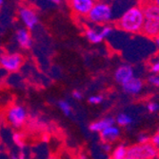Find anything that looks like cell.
Segmentation results:
<instances>
[{
    "instance_id": "cell-31",
    "label": "cell",
    "mask_w": 159,
    "mask_h": 159,
    "mask_svg": "<svg viewBox=\"0 0 159 159\" xmlns=\"http://www.w3.org/2000/svg\"><path fill=\"white\" fill-rule=\"evenodd\" d=\"M152 1L159 7V0H152Z\"/></svg>"
},
{
    "instance_id": "cell-35",
    "label": "cell",
    "mask_w": 159,
    "mask_h": 159,
    "mask_svg": "<svg viewBox=\"0 0 159 159\" xmlns=\"http://www.w3.org/2000/svg\"><path fill=\"white\" fill-rule=\"evenodd\" d=\"M156 159H159V151H158V154H157V158Z\"/></svg>"
},
{
    "instance_id": "cell-3",
    "label": "cell",
    "mask_w": 159,
    "mask_h": 159,
    "mask_svg": "<svg viewBox=\"0 0 159 159\" xmlns=\"http://www.w3.org/2000/svg\"><path fill=\"white\" fill-rule=\"evenodd\" d=\"M86 18L95 26L107 25L113 18L112 8L106 1H96Z\"/></svg>"
},
{
    "instance_id": "cell-34",
    "label": "cell",
    "mask_w": 159,
    "mask_h": 159,
    "mask_svg": "<svg viewBox=\"0 0 159 159\" xmlns=\"http://www.w3.org/2000/svg\"><path fill=\"white\" fill-rule=\"evenodd\" d=\"M95 1H106V0H95Z\"/></svg>"
},
{
    "instance_id": "cell-5",
    "label": "cell",
    "mask_w": 159,
    "mask_h": 159,
    "mask_svg": "<svg viewBox=\"0 0 159 159\" xmlns=\"http://www.w3.org/2000/svg\"><path fill=\"white\" fill-rule=\"evenodd\" d=\"M158 150L152 144H136L128 148V157L133 159H156Z\"/></svg>"
},
{
    "instance_id": "cell-21",
    "label": "cell",
    "mask_w": 159,
    "mask_h": 159,
    "mask_svg": "<svg viewBox=\"0 0 159 159\" xmlns=\"http://www.w3.org/2000/svg\"><path fill=\"white\" fill-rule=\"evenodd\" d=\"M150 70L153 75H159V58L152 60L151 67H150Z\"/></svg>"
},
{
    "instance_id": "cell-38",
    "label": "cell",
    "mask_w": 159,
    "mask_h": 159,
    "mask_svg": "<svg viewBox=\"0 0 159 159\" xmlns=\"http://www.w3.org/2000/svg\"><path fill=\"white\" fill-rule=\"evenodd\" d=\"M157 132H159V128H158V129H157Z\"/></svg>"
},
{
    "instance_id": "cell-16",
    "label": "cell",
    "mask_w": 159,
    "mask_h": 159,
    "mask_svg": "<svg viewBox=\"0 0 159 159\" xmlns=\"http://www.w3.org/2000/svg\"><path fill=\"white\" fill-rule=\"evenodd\" d=\"M128 157V148L124 145H118L111 152V159H125Z\"/></svg>"
},
{
    "instance_id": "cell-32",
    "label": "cell",
    "mask_w": 159,
    "mask_h": 159,
    "mask_svg": "<svg viewBox=\"0 0 159 159\" xmlns=\"http://www.w3.org/2000/svg\"><path fill=\"white\" fill-rule=\"evenodd\" d=\"M3 3H4V0H0V9L2 8V6H3Z\"/></svg>"
},
{
    "instance_id": "cell-4",
    "label": "cell",
    "mask_w": 159,
    "mask_h": 159,
    "mask_svg": "<svg viewBox=\"0 0 159 159\" xmlns=\"http://www.w3.org/2000/svg\"><path fill=\"white\" fill-rule=\"evenodd\" d=\"M6 119L12 128L20 129L27 122L28 112L22 105L12 104L6 111Z\"/></svg>"
},
{
    "instance_id": "cell-30",
    "label": "cell",
    "mask_w": 159,
    "mask_h": 159,
    "mask_svg": "<svg viewBox=\"0 0 159 159\" xmlns=\"http://www.w3.org/2000/svg\"><path fill=\"white\" fill-rule=\"evenodd\" d=\"M154 43H155V46H156V49L159 52V34L154 38Z\"/></svg>"
},
{
    "instance_id": "cell-28",
    "label": "cell",
    "mask_w": 159,
    "mask_h": 159,
    "mask_svg": "<svg viewBox=\"0 0 159 159\" xmlns=\"http://www.w3.org/2000/svg\"><path fill=\"white\" fill-rule=\"evenodd\" d=\"M11 159H26V157H25V154L23 152H20L18 154H13V155H11Z\"/></svg>"
},
{
    "instance_id": "cell-36",
    "label": "cell",
    "mask_w": 159,
    "mask_h": 159,
    "mask_svg": "<svg viewBox=\"0 0 159 159\" xmlns=\"http://www.w3.org/2000/svg\"><path fill=\"white\" fill-rule=\"evenodd\" d=\"M125 159H133V158H129V157H127V158H125Z\"/></svg>"
},
{
    "instance_id": "cell-23",
    "label": "cell",
    "mask_w": 159,
    "mask_h": 159,
    "mask_svg": "<svg viewBox=\"0 0 159 159\" xmlns=\"http://www.w3.org/2000/svg\"><path fill=\"white\" fill-rule=\"evenodd\" d=\"M138 144H147L151 142V137L147 134H140L137 138Z\"/></svg>"
},
{
    "instance_id": "cell-39",
    "label": "cell",
    "mask_w": 159,
    "mask_h": 159,
    "mask_svg": "<svg viewBox=\"0 0 159 159\" xmlns=\"http://www.w3.org/2000/svg\"><path fill=\"white\" fill-rule=\"evenodd\" d=\"M50 159H55V158H50Z\"/></svg>"
},
{
    "instance_id": "cell-12",
    "label": "cell",
    "mask_w": 159,
    "mask_h": 159,
    "mask_svg": "<svg viewBox=\"0 0 159 159\" xmlns=\"http://www.w3.org/2000/svg\"><path fill=\"white\" fill-rule=\"evenodd\" d=\"M100 138L102 140L103 143H112L114 141H116L119 136H120V129L118 126L112 125L107 129H105L104 131H102L100 134Z\"/></svg>"
},
{
    "instance_id": "cell-8",
    "label": "cell",
    "mask_w": 159,
    "mask_h": 159,
    "mask_svg": "<svg viewBox=\"0 0 159 159\" xmlns=\"http://www.w3.org/2000/svg\"><path fill=\"white\" fill-rule=\"evenodd\" d=\"M95 2V0H68L71 12L79 18H86Z\"/></svg>"
},
{
    "instance_id": "cell-20",
    "label": "cell",
    "mask_w": 159,
    "mask_h": 159,
    "mask_svg": "<svg viewBox=\"0 0 159 159\" xmlns=\"http://www.w3.org/2000/svg\"><path fill=\"white\" fill-rule=\"evenodd\" d=\"M103 100H104V97L101 94H93V95L90 96L88 99L89 103L93 104V105H99L103 102Z\"/></svg>"
},
{
    "instance_id": "cell-15",
    "label": "cell",
    "mask_w": 159,
    "mask_h": 159,
    "mask_svg": "<svg viewBox=\"0 0 159 159\" xmlns=\"http://www.w3.org/2000/svg\"><path fill=\"white\" fill-rule=\"evenodd\" d=\"M114 119H115V123H116L119 127H127L134 122V118L131 116V115H129L125 112L118 113L117 116Z\"/></svg>"
},
{
    "instance_id": "cell-25",
    "label": "cell",
    "mask_w": 159,
    "mask_h": 159,
    "mask_svg": "<svg viewBox=\"0 0 159 159\" xmlns=\"http://www.w3.org/2000/svg\"><path fill=\"white\" fill-rule=\"evenodd\" d=\"M149 82H150L151 84L154 85V86L159 87V75H151V76L149 77Z\"/></svg>"
},
{
    "instance_id": "cell-1",
    "label": "cell",
    "mask_w": 159,
    "mask_h": 159,
    "mask_svg": "<svg viewBox=\"0 0 159 159\" xmlns=\"http://www.w3.org/2000/svg\"><path fill=\"white\" fill-rule=\"evenodd\" d=\"M144 20L142 6H134L121 14L117 21V27L129 34H139L142 32Z\"/></svg>"
},
{
    "instance_id": "cell-26",
    "label": "cell",
    "mask_w": 159,
    "mask_h": 159,
    "mask_svg": "<svg viewBox=\"0 0 159 159\" xmlns=\"http://www.w3.org/2000/svg\"><path fill=\"white\" fill-rule=\"evenodd\" d=\"M71 95H73V97L76 100H81L83 98V93L78 90H75L73 92V93H71Z\"/></svg>"
},
{
    "instance_id": "cell-6",
    "label": "cell",
    "mask_w": 159,
    "mask_h": 159,
    "mask_svg": "<svg viewBox=\"0 0 159 159\" xmlns=\"http://www.w3.org/2000/svg\"><path fill=\"white\" fill-rule=\"evenodd\" d=\"M23 62V56L18 52H2L0 54V68L8 73L18 71Z\"/></svg>"
},
{
    "instance_id": "cell-19",
    "label": "cell",
    "mask_w": 159,
    "mask_h": 159,
    "mask_svg": "<svg viewBox=\"0 0 159 159\" xmlns=\"http://www.w3.org/2000/svg\"><path fill=\"white\" fill-rule=\"evenodd\" d=\"M99 27H100V33H101V34H102L104 39L109 37V36H111V34L113 32V28L110 24L103 25V26H99Z\"/></svg>"
},
{
    "instance_id": "cell-29",
    "label": "cell",
    "mask_w": 159,
    "mask_h": 159,
    "mask_svg": "<svg viewBox=\"0 0 159 159\" xmlns=\"http://www.w3.org/2000/svg\"><path fill=\"white\" fill-rule=\"evenodd\" d=\"M46 1H48L49 3L54 4V5H60L63 0H46Z\"/></svg>"
},
{
    "instance_id": "cell-33",
    "label": "cell",
    "mask_w": 159,
    "mask_h": 159,
    "mask_svg": "<svg viewBox=\"0 0 159 159\" xmlns=\"http://www.w3.org/2000/svg\"><path fill=\"white\" fill-rule=\"evenodd\" d=\"M79 159H87V158H86V156H85V155H81Z\"/></svg>"
},
{
    "instance_id": "cell-13",
    "label": "cell",
    "mask_w": 159,
    "mask_h": 159,
    "mask_svg": "<svg viewBox=\"0 0 159 159\" xmlns=\"http://www.w3.org/2000/svg\"><path fill=\"white\" fill-rule=\"evenodd\" d=\"M112 125H115V119L113 117H111V116H107V117H104V118H101L99 120H96L94 122H93L89 129L90 131L93 132V133H97V134H100L102 131H104L105 129L112 126Z\"/></svg>"
},
{
    "instance_id": "cell-17",
    "label": "cell",
    "mask_w": 159,
    "mask_h": 159,
    "mask_svg": "<svg viewBox=\"0 0 159 159\" xmlns=\"http://www.w3.org/2000/svg\"><path fill=\"white\" fill-rule=\"evenodd\" d=\"M58 107L61 110V111L65 115H67V116L70 115L71 112H73V108H71V105L66 100H60L58 102Z\"/></svg>"
},
{
    "instance_id": "cell-11",
    "label": "cell",
    "mask_w": 159,
    "mask_h": 159,
    "mask_svg": "<svg viewBox=\"0 0 159 159\" xmlns=\"http://www.w3.org/2000/svg\"><path fill=\"white\" fill-rule=\"evenodd\" d=\"M122 89L125 93L129 95H137L143 89V81L140 78L133 77L122 85Z\"/></svg>"
},
{
    "instance_id": "cell-22",
    "label": "cell",
    "mask_w": 159,
    "mask_h": 159,
    "mask_svg": "<svg viewBox=\"0 0 159 159\" xmlns=\"http://www.w3.org/2000/svg\"><path fill=\"white\" fill-rule=\"evenodd\" d=\"M147 110L148 111H150L151 113H154L157 112L159 111V104L154 102V101H152V102H149L147 104Z\"/></svg>"
},
{
    "instance_id": "cell-2",
    "label": "cell",
    "mask_w": 159,
    "mask_h": 159,
    "mask_svg": "<svg viewBox=\"0 0 159 159\" xmlns=\"http://www.w3.org/2000/svg\"><path fill=\"white\" fill-rule=\"evenodd\" d=\"M142 9L145 20L141 33L154 39L159 34V7L152 1H146L142 5Z\"/></svg>"
},
{
    "instance_id": "cell-27",
    "label": "cell",
    "mask_w": 159,
    "mask_h": 159,
    "mask_svg": "<svg viewBox=\"0 0 159 159\" xmlns=\"http://www.w3.org/2000/svg\"><path fill=\"white\" fill-rule=\"evenodd\" d=\"M102 149H103V151L106 152H111V150H112L111 144V143H103V144H102Z\"/></svg>"
},
{
    "instance_id": "cell-37",
    "label": "cell",
    "mask_w": 159,
    "mask_h": 159,
    "mask_svg": "<svg viewBox=\"0 0 159 159\" xmlns=\"http://www.w3.org/2000/svg\"><path fill=\"white\" fill-rule=\"evenodd\" d=\"M146 1H152V0H146Z\"/></svg>"
},
{
    "instance_id": "cell-24",
    "label": "cell",
    "mask_w": 159,
    "mask_h": 159,
    "mask_svg": "<svg viewBox=\"0 0 159 159\" xmlns=\"http://www.w3.org/2000/svg\"><path fill=\"white\" fill-rule=\"evenodd\" d=\"M151 143L159 151V132H157L154 135L151 137Z\"/></svg>"
},
{
    "instance_id": "cell-10",
    "label": "cell",
    "mask_w": 159,
    "mask_h": 159,
    "mask_svg": "<svg viewBox=\"0 0 159 159\" xmlns=\"http://www.w3.org/2000/svg\"><path fill=\"white\" fill-rule=\"evenodd\" d=\"M16 40L17 42L18 46L24 50L30 49L33 45V39H32L31 33L24 27H20L16 30Z\"/></svg>"
},
{
    "instance_id": "cell-9",
    "label": "cell",
    "mask_w": 159,
    "mask_h": 159,
    "mask_svg": "<svg viewBox=\"0 0 159 159\" xmlns=\"http://www.w3.org/2000/svg\"><path fill=\"white\" fill-rule=\"evenodd\" d=\"M133 77H134V70L129 64L120 65L114 71V80L121 86Z\"/></svg>"
},
{
    "instance_id": "cell-7",
    "label": "cell",
    "mask_w": 159,
    "mask_h": 159,
    "mask_svg": "<svg viewBox=\"0 0 159 159\" xmlns=\"http://www.w3.org/2000/svg\"><path fill=\"white\" fill-rule=\"evenodd\" d=\"M18 16L24 28L32 31L39 23V16L35 10L30 6H21L18 10Z\"/></svg>"
},
{
    "instance_id": "cell-18",
    "label": "cell",
    "mask_w": 159,
    "mask_h": 159,
    "mask_svg": "<svg viewBox=\"0 0 159 159\" xmlns=\"http://www.w3.org/2000/svg\"><path fill=\"white\" fill-rule=\"evenodd\" d=\"M12 141L19 149H23L25 147V140L24 135L20 133H14L12 134Z\"/></svg>"
},
{
    "instance_id": "cell-14",
    "label": "cell",
    "mask_w": 159,
    "mask_h": 159,
    "mask_svg": "<svg viewBox=\"0 0 159 159\" xmlns=\"http://www.w3.org/2000/svg\"><path fill=\"white\" fill-rule=\"evenodd\" d=\"M84 34H85V37L87 38V40L93 43V44H99V43H101L104 40L102 34L100 33L99 26L87 27L84 31Z\"/></svg>"
}]
</instances>
